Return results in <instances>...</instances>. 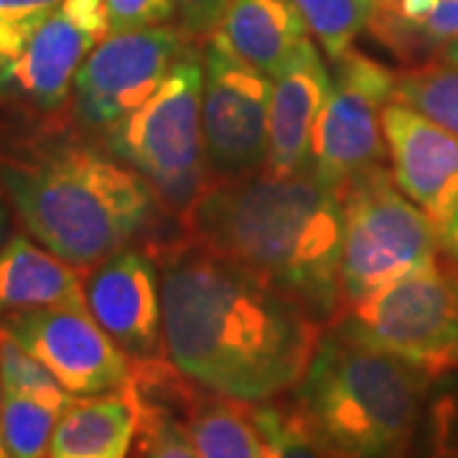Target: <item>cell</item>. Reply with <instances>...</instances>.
I'll return each mask as SVG.
<instances>
[{
    "mask_svg": "<svg viewBox=\"0 0 458 458\" xmlns=\"http://www.w3.org/2000/svg\"><path fill=\"white\" fill-rule=\"evenodd\" d=\"M165 357L186 379L247 405L276 400L303 377L327 324L245 267L181 240L165 247Z\"/></svg>",
    "mask_w": 458,
    "mask_h": 458,
    "instance_id": "obj_1",
    "label": "cell"
},
{
    "mask_svg": "<svg viewBox=\"0 0 458 458\" xmlns=\"http://www.w3.org/2000/svg\"><path fill=\"white\" fill-rule=\"evenodd\" d=\"M181 225L183 240L291 295L321 324L342 313L344 204L311 174L214 181Z\"/></svg>",
    "mask_w": 458,
    "mask_h": 458,
    "instance_id": "obj_2",
    "label": "cell"
},
{
    "mask_svg": "<svg viewBox=\"0 0 458 458\" xmlns=\"http://www.w3.org/2000/svg\"><path fill=\"white\" fill-rule=\"evenodd\" d=\"M3 186L29 234L89 270L150 227L158 197L131 165L89 148H59L3 168Z\"/></svg>",
    "mask_w": 458,
    "mask_h": 458,
    "instance_id": "obj_3",
    "label": "cell"
},
{
    "mask_svg": "<svg viewBox=\"0 0 458 458\" xmlns=\"http://www.w3.org/2000/svg\"><path fill=\"white\" fill-rule=\"evenodd\" d=\"M430 382L328 324L293 387V408L327 458H393L408 451Z\"/></svg>",
    "mask_w": 458,
    "mask_h": 458,
    "instance_id": "obj_4",
    "label": "cell"
},
{
    "mask_svg": "<svg viewBox=\"0 0 458 458\" xmlns=\"http://www.w3.org/2000/svg\"><path fill=\"white\" fill-rule=\"evenodd\" d=\"M201 87L204 51L189 41L161 87L105 131L114 158L140 174L179 216L214 183L201 131Z\"/></svg>",
    "mask_w": 458,
    "mask_h": 458,
    "instance_id": "obj_5",
    "label": "cell"
},
{
    "mask_svg": "<svg viewBox=\"0 0 458 458\" xmlns=\"http://www.w3.org/2000/svg\"><path fill=\"white\" fill-rule=\"evenodd\" d=\"M342 204L344 306L410 278L441 258V229L397 189L387 165L354 181Z\"/></svg>",
    "mask_w": 458,
    "mask_h": 458,
    "instance_id": "obj_6",
    "label": "cell"
},
{
    "mask_svg": "<svg viewBox=\"0 0 458 458\" xmlns=\"http://www.w3.org/2000/svg\"><path fill=\"white\" fill-rule=\"evenodd\" d=\"M331 324L433 382L458 372V262L438 258L410 278L346 303Z\"/></svg>",
    "mask_w": 458,
    "mask_h": 458,
    "instance_id": "obj_7",
    "label": "cell"
},
{
    "mask_svg": "<svg viewBox=\"0 0 458 458\" xmlns=\"http://www.w3.org/2000/svg\"><path fill=\"white\" fill-rule=\"evenodd\" d=\"M393 95L394 72L387 66L357 49L339 56L331 72L328 98L313 128L306 174L344 197L354 181L385 168L382 110Z\"/></svg>",
    "mask_w": 458,
    "mask_h": 458,
    "instance_id": "obj_8",
    "label": "cell"
},
{
    "mask_svg": "<svg viewBox=\"0 0 458 458\" xmlns=\"http://www.w3.org/2000/svg\"><path fill=\"white\" fill-rule=\"evenodd\" d=\"M201 131L214 181L260 176L267 161L273 80L214 31L204 44Z\"/></svg>",
    "mask_w": 458,
    "mask_h": 458,
    "instance_id": "obj_9",
    "label": "cell"
},
{
    "mask_svg": "<svg viewBox=\"0 0 458 458\" xmlns=\"http://www.w3.org/2000/svg\"><path fill=\"white\" fill-rule=\"evenodd\" d=\"M189 41L194 38L174 23L107 33L74 77L77 117L95 131H110L161 87Z\"/></svg>",
    "mask_w": 458,
    "mask_h": 458,
    "instance_id": "obj_10",
    "label": "cell"
},
{
    "mask_svg": "<svg viewBox=\"0 0 458 458\" xmlns=\"http://www.w3.org/2000/svg\"><path fill=\"white\" fill-rule=\"evenodd\" d=\"M0 328L41 361L74 397L117 393L131 382V357L87 309L11 313L0 321Z\"/></svg>",
    "mask_w": 458,
    "mask_h": 458,
    "instance_id": "obj_11",
    "label": "cell"
},
{
    "mask_svg": "<svg viewBox=\"0 0 458 458\" xmlns=\"http://www.w3.org/2000/svg\"><path fill=\"white\" fill-rule=\"evenodd\" d=\"M107 33L105 0H64L0 72V92L41 110L62 107L80 66Z\"/></svg>",
    "mask_w": 458,
    "mask_h": 458,
    "instance_id": "obj_12",
    "label": "cell"
},
{
    "mask_svg": "<svg viewBox=\"0 0 458 458\" xmlns=\"http://www.w3.org/2000/svg\"><path fill=\"white\" fill-rule=\"evenodd\" d=\"M87 311L131 361L165 357L161 270L140 250H120L89 267L84 278Z\"/></svg>",
    "mask_w": 458,
    "mask_h": 458,
    "instance_id": "obj_13",
    "label": "cell"
},
{
    "mask_svg": "<svg viewBox=\"0 0 458 458\" xmlns=\"http://www.w3.org/2000/svg\"><path fill=\"white\" fill-rule=\"evenodd\" d=\"M382 132L397 189L441 229L458 212V135L397 99L382 110Z\"/></svg>",
    "mask_w": 458,
    "mask_h": 458,
    "instance_id": "obj_14",
    "label": "cell"
},
{
    "mask_svg": "<svg viewBox=\"0 0 458 458\" xmlns=\"http://www.w3.org/2000/svg\"><path fill=\"white\" fill-rule=\"evenodd\" d=\"M331 72L321 51L306 38L291 62L273 77L270 123H267V176L285 179L306 174L311 158V138L316 120L328 98Z\"/></svg>",
    "mask_w": 458,
    "mask_h": 458,
    "instance_id": "obj_15",
    "label": "cell"
},
{
    "mask_svg": "<svg viewBox=\"0 0 458 458\" xmlns=\"http://www.w3.org/2000/svg\"><path fill=\"white\" fill-rule=\"evenodd\" d=\"M80 267L16 234L0 247V316L36 309H87Z\"/></svg>",
    "mask_w": 458,
    "mask_h": 458,
    "instance_id": "obj_16",
    "label": "cell"
},
{
    "mask_svg": "<svg viewBox=\"0 0 458 458\" xmlns=\"http://www.w3.org/2000/svg\"><path fill=\"white\" fill-rule=\"evenodd\" d=\"M140 410L131 387L77 397L54 428L47 458H128L138 438Z\"/></svg>",
    "mask_w": 458,
    "mask_h": 458,
    "instance_id": "obj_17",
    "label": "cell"
},
{
    "mask_svg": "<svg viewBox=\"0 0 458 458\" xmlns=\"http://www.w3.org/2000/svg\"><path fill=\"white\" fill-rule=\"evenodd\" d=\"M128 387L140 410L138 458H199L181 415L191 379L181 375L168 357H161L132 361Z\"/></svg>",
    "mask_w": 458,
    "mask_h": 458,
    "instance_id": "obj_18",
    "label": "cell"
},
{
    "mask_svg": "<svg viewBox=\"0 0 458 458\" xmlns=\"http://www.w3.org/2000/svg\"><path fill=\"white\" fill-rule=\"evenodd\" d=\"M216 33L237 56L273 80L311 31L293 0H229Z\"/></svg>",
    "mask_w": 458,
    "mask_h": 458,
    "instance_id": "obj_19",
    "label": "cell"
},
{
    "mask_svg": "<svg viewBox=\"0 0 458 458\" xmlns=\"http://www.w3.org/2000/svg\"><path fill=\"white\" fill-rule=\"evenodd\" d=\"M181 415L199 458H265L262 436L247 403L191 382Z\"/></svg>",
    "mask_w": 458,
    "mask_h": 458,
    "instance_id": "obj_20",
    "label": "cell"
},
{
    "mask_svg": "<svg viewBox=\"0 0 458 458\" xmlns=\"http://www.w3.org/2000/svg\"><path fill=\"white\" fill-rule=\"evenodd\" d=\"M393 99L458 135V64L433 59L394 74Z\"/></svg>",
    "mask_w": 458,
    "mask_h": 458,
    "instance_id": "obj_21",
    "label": "cell"
},
{
    "mask_svg": "<svg viewBox=\"0 0 458 458\" xmlns=\"http://www.w3.org/2000/svg\"><path fill=\"white\" fill-rule=\"evenodd\" d=\"M64 410L38 397L0 393V436L11 458H47Z\"/></svg>",
    "mask_w": 458,
    "mask_h": 458,
    "instance_id": "obj_22",
    "label": "cell"
},
{
    "mask_svg": "<svg viewBox=\"0 0 458 458\" xmlns=\"http://www.w3.org/2000/svg\"><path fill=\"white\" fill-rule=\"evenodd\" d=\"M293 5L331 62L354 49L357 36L377 16V0H293Z\"/></svg>",
    "mask_w": 458,
    "mask_h": 458,
    "instance_id": "obj_23",
    "label": "cell"
},
{
    "mask_svg": "<svg viewBox=\"0 0 458 458\" xmlns=\"http://www.w3.org/2000/svg\"><path fill=\"white\" fill-rule=\"evenodd\" d=\"M0 393H18L38 397L66 410L77 397L66 393L62 382L41 361L31 357L16 339L0 328Z\"/></svg>",
    "mask_w": 458,
    "mask_h": 458,
    "instance_id": "obj_24",
    "label": "cell"
},
{
    "mask_svg": "<svg viewBox=\"0 0 458 458\" xmlns=\"http://www.w3.org/2000/svg\"><path fill=\"white\" fill-rule=\"evenodd\" d=\"M250 412L260 430L265 458H327L293 405L267 400L250 405Z\"/></svg>",
    "mask_w": 458,
    "mask_h": 458,
    "instance_id": "obj_25",
    "label": "cell"
},
{
    "mask_svg": "<svg viewBox=\"0 0 458 458\" xmlns=\"http://www.w3.org/2000/svg\"><path fill=\"white\" fill-rule=\"evenodd\" d=\"M369 29L382 44L400 51L403 56H412L426 49H441L448 41L458 38V0H436L430 16L415 26H393L372 21Z\"/></svg>",
    "mask_w": 458,
    "mask_h": 458,
    "instance_id": "obj_26",
    "label": "cell"
},
{
    "mask_svg": "<svg viewBox=\"0 0 458 458\" xmlns=\"http://www.w3.org/2000/svg\"><path fill=\"white\" fill-rule=\"evenodd\" d=\"M415 458H458V390H438L423 408Z\"/></svg>",
    "mask_w": 458,
    "mask_h": 458,
    "instance_id": "obj_27",
    "label": "cell"
},
{
    "mask_svg": "<svg viewBox=\"0 0 458 458\" xmlns=\"http://www.w3.org/2000/svg\"><path fill=\"white\" fill-rule=\"evenodd\" d=\"M64 0H0V72L16 59L36 26Z\"/></svg>",
    "mask_w": 458,
    "mask_h": 458,
    "instance_id": "obj_28",
    "label": "cell"
},
{
    "mask_svg": "<svg viewBox=\"0 0 458 458\" xmlns=\"http://www.w3.org/2000/svg\"><path fill=\"white\" fill-rule=\"evenodd\" d=\"M110 33L164 26L176 18V0H105Z\"/></svg>",
    "mask_w": 458,
    "mask_h": 458,
    "instance_id": "obj_29",
    "label": "cell"
},
{
    "mask_svg": "<svg viewBox=\"0 0 458 458\" xmlns=\"http://www.w3.org/2000/svg\"><path fill=\"white\" fill-rule=\"evenodd\" d=\"M229 0H176V18L189 38H207L216 31Z\"/></svg>",
    "mask_w": 458,
    "mask_h": 458,
    "instance_id": "obj_30",
    "label": "cell"
},
{
    "mask_svg": "<svg viewBox=\"0 0 458 458\" xmlns=\"http://www.w3.org/2000/svg\"><path fill=\"white\" fill-rule=\"evenodd\" d=\"M441 242L448 258L458 262V212L441 227Z\"/></svg>",
    "mask_w": 458,
    "mask_h": 458,
    "instance_id": "obj_31",
    "label": "cell"
},
{
    "mask_svg": "<svg viewBox=\"0 0 458 458\" xmlns=\"http://www.w3.org/2000/svg\"><path fill=\"white\" fill-rule=\"evenodd\" d=\"M438 59H443V62H451V64H458V38L448 41L445 47L438 49Z\"/></svg>",
    "mask_w": 458,
    "mask_h": 458,
    "instance_id": "obj_32",
    "label": "cell"
},
{
    "mask_svg": "<svg viewBox=\"0 0 458 458\" xmlns=\"http://www.w3.org/2000/svg\"><path fill=\"white\" fill-rule=\"evenodd\" d=\"M0 458H11L8 448H5V443H3V436H0Z\"/></svg>",
    "mask_w": 458,
    "mask_h": 458,
    "instance_id": "obj_33",
    "label": "cell"
},
{
    "mask_svg": "<svg viewBox=\"0 0 458 458\" xmlns=\"http://www.w3.org/2000/svg\"><path fill=\"white\" fill-rule=\"evenodd\" d=\"M3 225H5V216H3V207H0V242H3Z\"/></svg>",
    "mask_w": 458,
    "mask_h": 458,
    "instance_id": "obj_34",
    "label": "cell"
},
{
    "mask_svg": "<svg viewBox=\"0 0 458 458\" xmlns=\"http://www.w3.org/2000/svg\"><path fill=\"white\" fill-rule=\"evenodd\" d=\"M387 3H393V0H377V5H387Z\"/></svg>",
    "mask_w": 458,
    "mask_h": 458,
    "instance_id": "obj_35",
    "label": "cell"
},
{
    "mask_svg": "<svg viewBox=\"0 0 458 458\" xmlns=\"http://www.w3.org/2000/svg\"><path fill=\"white\" fill-rule=\"evenodd\" d=\"M408 456V451H405V454H397V456H393V458H405Z\"/></svg>",
    "mask_w": 458,
    "mask_h": 458,
    "instance_id": "obj_36",
    "label": "cell"
}]
</instances>
